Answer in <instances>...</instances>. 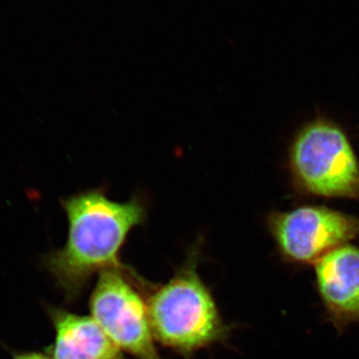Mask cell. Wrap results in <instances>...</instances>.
I'll return each mask as SVG.
<instances>
[{
  "label": "cell",
  "instance_id": "1",
  "mask_svg": "<svg viewBox=\"0 0 359 359\" xmlns=\"http://www.w3.org/2000/svg\"><path fill=\"white\" fill-rule=\"evenodd\" d=\"M68 221L65 245L44 257V266L67 301L82 294L96 273L128 269L121 250L135 228L148 219L147 201L109 199L105 188L90 189L61 200Z\"/></svg>",
  "mask_w": 359,
  "mask_h": 359
},
{
  "label": "cell",
  "instance_id": "2",
  "mask_svg": "<svg viewBox=\"0 0 359 359\" xmlns=\"http://www.w3.org/2000/svg\"><path fill=\"white\" fill-rule=\"evenodd\" d=\"M200 248L198 242L176 275L153 289L146 301L156 341L185 356L223 341L229 334L216 301L198 273Z\"/></svg>",
  "mask_w": 359,
  "mask_h": 359
},
{
  "label": "cell",
  "instance_id": "3",
  "mask_svg": "<svg viewBox=\"0 0 359 359\" xmlns=\"http://www.w3.org/2000/svg\"><path fill=\"white\" fill-rule=\"evenodd\" d=\"M290 166L309 193L323 197H359V163L346 134L330 122L311 123L297 135Z\"/></svg>",
  "mask_w": 359,
  "mask_h": 359
},
{
  "label": "cell",
  "instance_id": "4",
  "mask_svg": "<svg viewBox=\"0 0 359 359\" xmlns=\"http://www.w3.org/2000/svg\"><path fill=\"white\" fill-rule=\"evenodd\" d=\"M130 269L99 273L90 297L92 318L119 347L136 359H162L149 323L147 304Z\"/></svg>",
  "mask_w": 359,
  "mask_h": 359
},
{
  "label": "cell",
  "instance_id": "5",
  "mask_svg": "<svg viewBox=\"0 0 359 359\" xmlns=\"http://www.w3.org/2000/svg\"><path fill=\"white\" fill-rule=\"evenodd\" d=\"M268 229L287 263L309 266L359 236V219L325 207L271 212Z\"/></svg>",
  "mask_w": 359,
  "mask_h": 359
},
{
  "label": "cell",
  "instance_id": "6",
  "mask_svg": "<svg viewBox=\"0 0 359 359\" xmlns=\"http://www.w3.org/2000/svg\"><path fill=\"white\" fill-rule=\"evenodd\" d=\"M314 266V285L327 320L339 332L359 323V248L328 252Z\"/></svg>",
  "mask_w": 359,
  "mask_h": 359
},
{
  "label": "cell",
  "instance_id": "7",
  "mask_svg": "<svg viewBox=\"0 0 359 359\" xmlns=\"http://www.w3.org/2000/svg\"><path fill=\"white\" fill-rule=\"evenodd\" d=\"M55 339L51 359H124L122 351L92 316H80L65 309L47 308Z\"/></svg>",
  "mask_w": 359,
  "mask_h": 359
},
{
  "label": "cell",
  "instance_id": "8",
  "mask_svg": "<svg viewBox=\"0 0 359 359\" xmlns=\"http://www.w3.org/2000/svg\"><path fill=\"white\" fill-rule=\"evenodd\" d=\"M13 359H51L48 355L39 353H15Z\"/></svg>",
  "mask_w": 359,
  "mask_h": 359
}]
</instances>
